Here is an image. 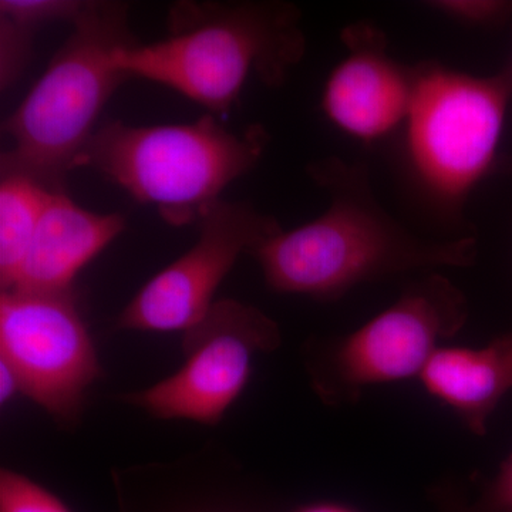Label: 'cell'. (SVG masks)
I'll return each mask as SVG.
<instances>
[{"label":"cell","mask_w":512,"mask_h":512,"mask_svg":"<svg viewBox=\"0 0 512 512\" xmlns=\"http://www.w3.org/2000/svg\"><path fill=\"white\" fill-rule=\"evenodd\" d=\"M86 6L80 0H2L0 16L39 30L57 22L73 25Z\"/></svg>","instance_id":"obj_16"},{"label":"cell","mask_w":512,"mask_h":512,"mask_svg":"<svg viewBox=\"0 0 512 512\" xmlns=\"http://www.w3.org/2000/svg\"><path fill=\"white\" fill-rule=\"evenodd\" d=\"M18 393H22L18 377L6 363L0 362V400H2V404H8Z\"/></svg>","instance_id":"obj_19"},{"label":"cell","mask_w":512,"mask_h":512,"mask_svg":"<svg viewBox=\"0 0 512 512\" xmlns=\"http://www.w3.org/2000/svg\"><path fill=\"white\" fill-rule=\"evenodd\" d=\"M450 512H466V511L457 510V508L451 507Z\"/></svg>","instance_id":"obj_21"},{"label":"cell","mask_w":512,"mask_h":512,"mask_svg":"<svg viewBox=\"0 0 512 512\" xmlns=\"http://www.w3.org/2000/svg\"><path fill=\"white\" fill-rule=\"evenodd\" d=\"M37 30L0 16V86L13 87L25 73L32 57Z\"/></svg>","instance_id":"obj_15"},{"label":"cell","mask_w":512,"mask_h":512,"mask_svg":"<svg viewBox=\"0 0 512 512\" xmlns=\"http://www.w3.org/2000/svg\"><path fill=\"white\" fill-rule=\"evenodd\" d=\"M0 362L22 394L63 426L74 424L101 367L73 291H2Z\"/></svg>","instance_id":"obj_8"},{"label":"cell","mask_w":512,"mask_h":512,"mask_svg":"<svg viewBox=\"0 0 512 512\" xmlns=\"http://www.w3.org/2000/svg\"><path fill=\"white\" fill-rule=\"evenodd\" d=\"M184 333V365L167 379L126 394L124 402L157 419L215 426L247 387L254 357L282 342L274 319L235 299L215 301Z\"/></svg>","instance_id":"obj_7"},{"label":"cell","mask_w":512,"mask_h":512,"mask_svg":"<svg viewBox=\"0 0 512 512\" xmlns=\"http://www.w3.org/2000/svg\"><path fill=\"white\" fill-rule=\"evenodd\" d=\"M471 512H512V453Z\"/></svg>","instance_id":"obj_18"},{"label":"cell","mask_w":512,"mask_h":512,"mask_svg":"<svg viewBox=\"0 0 512 512\" xmlns=\"http://www.w3.org/2000/svg\"><path fill=\"white\" fill-rule=\"evenodd\" d=\"M53 192L22 174H2L0 180V286L16 285L20 269Z\"/></svg>","instance_id":"obj_13"},{"label":"cell","mask_w":512,"mask_h":512,"mask_svg":"<svg viewBox=\"0 0 512 512\" xmlns=\"http://www.w3.org/2000/svg\"><path fill=\"white\" fill-rule=\"evenodd\" d=\"M126 228L119 212L100 214L74 202L66 191L53 192L12 289L73 291V281ZM9 291V289H8Z\"/></svg>","instance_id":"obj_11"},{"label":"cell","mask_w":512,"mask_h":512,"mask_svg":"<svg viewBox=\"0 0 512 512\" xmlns=\"http://www.w3.org/2000/svg\"><path fill=\"white\" fill-rule=\"evenodd\" d=\"M511 99L512 63L491 76L414 66L404 151L417 185L440 208L460 210L490 173Z\"/></svg>","instance_id":"obj_5"},{"label":"cell","mask_w":512,"mask_h":512,"mask_svg":"<svg viewBox=\"0 0 512 512\" xmlns=\"http://www.w3.org/2000/svg\"><path fill=\"white\" fill-rule=\"evenodd\" d=\"M419 379L424 390L450 407L471 433L484 436L491 414L512 390V335L484 348L440 346Z\"/></svg>","instance_id":"obj_12"},{"label":"cell","mask_w":512,"mask_h":512,"mask_svg":"<svg viewBox=\"0 0 512 512\" xmlns=\"http://www.w3.org/2000/svg\"><path fill=\"white\" fill-rule=\"evenodd\" d=\"M301 20L298 6L278 0L177 2L164 39L127 43L114 64L128 79L161 84L222 116L251 76L284 86L305 56Z\"/></svg>","instance_id":"obj_2"},{"label":"cell","mask_w":512,"mask_h":512,"mask_svg":"<svg viewBox=\"0 0 512 512\" xmlns=\"http://www.w3.org/2000/svg\"><path fill=\"white\" fill-rule=\"evenodd\" d=\"M467 319L464 292L447 276L431 272L340 340L326 360L320 393L349 402L367 386L419 377L440 342L456 336Z\"/></svg>","instance_id":"obj_6"},{"label":"cell","mask_w":512,"mask_h":512,"mask_svg":"<svg viewBox=\"0 0 512 512\" xmlns=\"http://www.w3.org/2000/svg\"><path fill=\"white\" fill-rule=\"evenodd\" d=\"M296 512H356L350 510L348 507L343 505L332 504V503H320L309 505V507L302 508V510Z\"/></svg>","instance_id":"obj_20"},{"label":"cell","mask_w":512,"mask_h":512,"mask_svg":"<svg viewBox=\"0 0 512 512\" xmlns=\"http://www.w3.org/2000/svg\"><path fill=\"white\" fill-rule=\"evenodd\" d=\"M269 144L261 124L232 131L207 113L194 123L130 126L94 133L76 168H92L173 227L200 222L228 185L259 164Z\"/></svg>","instance_id":"obj_4"},{"label":"cell","mask_w":512,"mask_h":512,"mask_svg":"<svg viewBox=\"0 0 512 512\" xmlns=\"http://www.w3.org/2000/svg\"><path fill=\"white\" fill-rule=\"evenodd\" d=\"M128 9L124 2H87L46 72L3 121L12 146L2 154L0 174L26 175L49 190L64 191L101 111L130 80L114 64L117 50L136 40Z\"/></svg>","instance_id":"obj_3"},{"label":"cell","mask_w":512,"mask_h":512,"mask_svg":"<svg viewBox=\"0 0 512 512\" xmlns=\"http://www.w3.org/2000/svg\"><path fill=\"white\" fill-rule=\"evenodd\" d=\"M200 235L184 255L150 279L121 311L117 328L187 332L214 305L215 292L237 264L282 231L271 215L245 201H218L198 222Z\"/></svg>","instance_id":"obj_9"},{"label":"cell","mask_w":512,"mask_h":512,"mask_svg":"<svg viewBox=\"0 0 512 512\" xmlns=\"http://www.w3.org/2000/svg\"><path fill=\"white\" fill-rule=\"evenodd\" d=\"M346 56L329 74L322 109L330 123L357 140H380L402 126L414 90V66L389 55L386 33L362 20L340 33Z\"/></svg>","instance_id":"obj_10"},{"label":"cell","mask_w":512,"mask_h":512,"mask_svg":"<svg viewBox=\"0 0 512 512\" xmlns=\"http://www.w3.org/2000/svg\"><path fill=\"white\" fill-rule=\"evenodd\" d=\"M424 8L467 26L501 25L512 18V2L507 0H429Z\"/></svg>","instance_id":"obj_17"},{"label":"cell","mask_w":512,"mask_h":512,"mask_svg":"<svg viewBox=\"0 0 512 512\" xmlns=\"http://www.w3.org/2000/svg\"><path fill=\"white\" fill-rule=\"evenodd\" d=\"M0 512H72L42 485L9 468L0 471Z\"/></svg>","instance_id":"obj_14"},{"label":"cell","mask_w":512,"mask_h":512,"mask_svg":"<svg viewBox=\"0 0 512 512\" xmlns=\"http://www.w3.org/2000/svg\"><path fill=\"white\" fill-rule=\"evenodd\" d=\"M308 174L328 192L326 211L249 254L272 291L336 301L365 282L476 261V238H424L397 221L377 200L365 165L328 157Z\"/></svg>","instance_id":"obj_1"}]
</instances>
